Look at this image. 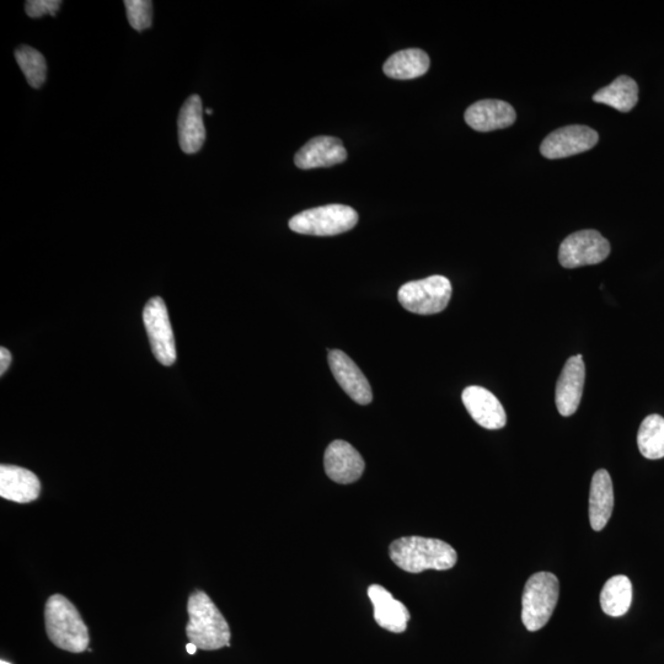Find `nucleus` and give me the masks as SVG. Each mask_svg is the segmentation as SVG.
<instances>
[{
  "mask_svg": "<svg viewBox=\"0 0 664 664\" xmlns=\"http://www.w3.org/2000/svg\"><path fill=\"white\" fill-rule=\"evenodd\" d=\"M389 555L396 566L410 574L451 570L458 561L457 551L451 545L443 540L422 537L395 540L390 545Z\"/></svg>",
  "mask_w": 664,
  "mask_h": 664,
  "instance_id": "nucleus-1",
  "label": "nucleus"
},
{
  "mask_svg": "<svg viewBox=\"0 0 664 664\" xmlns=\"http://www.w3.org/2000/svg\"><path fill=\"white\" fill-rule=\"evenodd\" d=\"M190 620L186 635L191 644L205 651H216L230 646V628L217 605L205 592L192 593L187 604Z\"/></svg>",
  "mask_w": 664,
  "mask_h": 664,
  "instance_id": "nucleus-2",
  "label": "nucleus"
},
{
  "mask_svg": "<svg viewBox=\"0 0 664 664\" xmlns=\"http://www.w3.org/2000/svg\"><path fill=\"white\" fill-rule=\"evenodd\" d=\"M48 639L58 649L80 653L88 650L89 631L78 609L61 594L48 598L45 607Z\"/></svg>",
  "mask_w": 664,
  "mask_h": 664,
  "instance_id": "nucleus-3",
  "label": "nucleus"
},
{
  "mask_svg": "<svg viewBox=\"0 0 664 664\" xmlns=\"http://www.w3.org/2000/svg\"><path fill=\"white\" fill-rule=\"evenodd\" d=\"M559 594L558 577L551 572H538L529 577L522 597V621L528 631L534 633L548 624Z\"/></svg>",
  "mask_w": 664,
  "mask_h": 664,
  "instance_id": "nucleus-4",
  "label": "nucleus"
},
{
  "mask_svg": "<svg viewBox=\"0 0 664 664\" xmlns=\"http://www.w3.org/2000/svg\"><path fill=\"white\" fill-rule=\"evenodd\" d=\"M357 223L358 214L353 208L328 205L296 214L289 221V228L298 234L332 237L348 232L355 228Z\"/></svg>",
  "mask_w": 664,
  "mask_h": 664,
  "instance_id": "nucleus-5",
  "label": "nucleus"
},
{
  "mask_svg": "<svg viewBox=\"0 0 664 664\" xmlns=\"http://www.w3.org/2000/svg\"><path fill=\"white\" fill-rule=\"evenodd\" d=\"M399 302L410 313L433 315L443 312L452 298V283L444 276L405 283L399 289Z\"/></svg>",
  "mask_w": 664,
  "mask_h": 664,
  "instance_id": "nucleus-6",
  "label": "nucleus"
},
{
  "mask_svg": "<svg viewBox=\"0 0 664 664\" xmlns=\"http://www.w3.org/2000/svg\"><path fill=\"white\" fill-rule=\"evenodd\" d=\"M610 255V244L597 230H580L561 243L559 261L565 269L601 264Z\"/></svg>",
  "mask_w": 664,
  "mask_h": 664,
  "instance_id": "nucleus-7",
  "label": "nucleus"
},
{
  "mask_svg": "<svg viewBox=\"0 0 664 664\" xmlns=\"http://www.w3.org/2000/svg\"><path fill=\"white\" fill-rule=\"evenodd\" d=\"M143 321L155 358L163 366L174 364L176 361L174 332L168 309L162 298H153L147 303L143 312Z\"/></svg>",
  "mask_w": 664,
  "mask_h": 664,
  "instance_id": "nucleus-8",
  "label": "nucleus"
},
{
  "mask_svg": "<svg viewBox=\"0 0 664 664\" xmlns=\"http://www.w3.org/2000/svg\"><path fill=\"white\" fill-rule=\"evenodd\" d=\"M599 141V136L591 127L572 125L551 132L540 146V153L548 159L569 158L585 153Z\"/></svg>",
  "mask_w": 664,
  "mask_h": 664,
  "instance_id": "nucleus-9",
  "label": "nucleus"
},
{
  "mask_svg": "<svg viewBox=\"0 0 664 664\" xmlns=\"http://www.w3.org/2000/svg\"><path fill=\"white\" fill-rule=\"evenodd\" d=\"M326 475L337 484L356 483L363 475L364 460L355 447L345 441H334L326 448L324 455Z\"/></svg>",
  "mask_w": 664,
  "mask_h": 664,
  "instance_id": "nucleus-10",
  "label": "nucleus"
},
{
  "mask_svg": "<svg viewBox=\"0 0 664 664\" xmlns=\"http://www.w3.org/2000/svg\"><path fill=\"white\" fill-rule=\"evenodd\" d=\"M329 366L337 383L353 401L360 405L372 403L371 384L357 364L340 350L329 351Z\"/></svg>",
  "mask_w": 664,
  "mask_h": 664,
  "instance_id": "nucleus-11",
  "label": "nucleus"
},
{
  "mask_svg": "<svg viewBox=\"0 0 664 664\" xmlns=\"http://www.w3.org/2000/svg\"><path fill=\"white\" fill-rule=\"evenodd\" d=\"M586 379V366L582 355L567 360L556 384L555 401L560 415H574L581 404L583 385Z\"/></svg>",
  "mask_w": 664,
  "mask_h": 664,
  "instance_id": "nucleus-12",
  "label": "nucleus"
},
{
  "mask_svg": "<svg viewBox=\"0 0 664 664\" xmlns=\"http://www.w3.org/2000/svg\"><path fill=\"white\" fill-rule=\"evenodd\" d=\"M462 400L469 415L486 430H501L506 426V411L500 400L489 390L475 385L468 387L463 392Z\"/></svg>",
  "mask_w": 664,
  "mask_h": 664,
  "instance_id": "nucleus-13",
  "label": "nucleus"
},
{
  "mask_svg": "<svg viewBox=\"0 0 664 664\" xmlns=\"http://www.w3.org/2000/svg\"><path fill=\"white\" fill-rule=\"evenodd\" d=\"M347 159V151L341 139L320 136L310 139L302 149H299L294 164L302 170L317 168H330L342 164Z\"/></svg>",
  "mask_w": 664,
  "mask_h": 664,
  "instance_id": "nucleus-14",
  "label": "nucleus"
},
{
  "mask_svg": "<svg viewBox=\"0 0 664 664\" xmlns=\"http://www.w3.org/2000/svg\"><path fill=\"white\" fill-rule=\"evenodd\" d=\"M465 122L478 132L503 130L516 122V110L501 100H481L465 111Z\"/></svg>",
  "mask_w": 664,
  "mask_h": 664,
  "instance_id": "nucleus-15",
  "label": "nucleus"
},
{
  "mask_svg": "<svg viewBox=\"0 0 664 664\" xmlns=\"http://www.w3.org/2000/svg\"><path fill=\"white\" fill-rule=\"evenodd\" d=\"M368 597L373 604L374 619L380 628L390 633H404L411 618L405 604L396 601L392 593L379 585L369 586Z\"/></svg>",
  "mask_w": 664,
  "mask_h": 664,
  "instance_id": "nucleus-16",
  "label": "nucleus"
},
{
  "mask_svg": "<svg viewBox=\"0 0 664 664\" xmlns=\"http://www.w3.org/2000/svg\"><path fill=\"white\" fill-rule=\"evenodd\" d=\"M179 143L182 152L195 154L206 141V128L203 123L202 100L192 95L182 105L178 121Z\"/></svg>",
  "mask_w": 664,
  "mask_h": 664,
  "instance_id": "nucleus-17",
  "label": "nucleus"
},
{
  "mask_svg": "<svg viewBox=\"0 0 664 664\" xmlns=\"http://www.w3.org/2000/svg\"><path fill=\"white\" fill-rule=\"evenodd\" d=\"M41 483L32 471L15 465L0 467V496L16 503H30L39 498Z\"/></svg>",
  "mask_w": 664,
  "mask_h": 664,
  "instance_id": "nucleus-18",
  "label": "nucleus"
},
{
  "mask_svg": "<svg viewBox=\"0 0 664 664\" xmlns=\"http://www.w3.org/2000/svg\"><path fill=\"white\" fill-rule=\"evenodd\" d=\"M614 508L613 481L607 470L601 469L593 475L589 494V521L596 532H601L612 517Z\"/></svg>",
  "mask_w": 664,
  "mask_h": 664,
  "instance_id": "nucleus-19",
  "label": "nucleus"
},
{
  "mask_svg": "<svg viewBox=\"0 0 664 664\" xmlns=\"http://www.w3.org/2000/svg\"><path fill=\"white\" fill-rule=\"evenodd\" d=\"M430 66V57L425 51L409 48L390 56L384 63L383 71L389 78L409 80L425 76Z\"/></svg>",
  "mask_w": 664,
  "mask_h": 664,
  "instance_id": "nucleus-20",
  "label": "nucleus"
},
{
  "mask_svg": "<svg viewBox=\"0 0 664 664\" xmlns=\"http://www.w3.org/2000/svg\"><path fill=\"white\" fill-rule=\"evenodd\" d=\"M594 103L608 105L620 112H630L639 101V85L633 78L620 76L593 95Z\"/></svg>",
  "mask_w": 664,
  "mask_h": 664,
  "instance_id": "nucleus-21",
  "label": "nucleus"
},
{
  "mask_svg": "<svg viewBox=\"0 0 664 664\" xmlns=\"http://www.w3.org/2000/svg\"><path fill=\"white\" fill-rule=\"evenodd\" d=\"M633 602V585L624 575L609 578L602 589L601 605L609 617L620 618L629 612Z\"/></svg>",
  "mask_w": 664,
  "mask_h": 664,
  "instance_id": "nucleus-22",
  "label": "nucleus"
},
{
  "mask_svg": "<svg viewBox=\"0 0 664 664\" xmlns=\"http://www.w3.org/2000/svg\"><path fill=\"white\" fill-rule=\"evenodd\" d=\"M637 446L645 458H664V419L660 415L647 416L637 433Z\"/></svg>",
  "mask_w": 664,
  "mask_h": 664,
  "instance_id": "nucleus-23",
  "label": "nucleus"
},
{
  "mask_svg": "<svg viewBox=\"0 0 664 664\" xmlns=\"http://www.w3.org/2000/svg\"><path fill=\"white\" fill-rule=\"evenodd\" d=\"M16 62L32 88L39 89L46 82L47 63L44 55L30 46H20L15 51Z\"/></svg>",
  "mask_w": 664,
  "mask_h": 664,
  "instance_id": "nucleus-24",
  "label": "nucleus"
},
{
  "mask_svg": "<svg viewBox=\"0 0 664 664\" xmlns=\"http://www.w3.org/2000/svg\"><path fill=\"white\" fill-rule=\"evenodd\" d=\"M128 23L133 29L143 31L151 28L153 20V3L149 0H126Z\"/></svg>",
  "mask_w": 664,
  "mask_h": 664,
  "instance_id": "nucleus-25",
  "label": "nucleus"
},
{
  "mask_svg": "<svg viewBox=\"0 0 664 664\" xmlns=\"http://www.w3.org/2000/svg\"><path fill=\"white\" fill-rule=\"evenodd\" d=\"M61 5L60 0H29V2H26L25 10L30 18L37 19L47 14L55 16Z\"/></svg>",
  "mask_w": 664,
  "mask_h": 664,
  "instance_id": "nucleus-26",
  "label": "nucleus"
},
{
  "mask_svg": "<svg viewBox=\"0 0 664 664\" xmlns=\"http://www.w3.org/2000/svg\"><path fill=\"white\" fill-rule=\"evenodd\" d=\"M10 363H12V355H10L7 348H0V374H2V376L8 371Z\"/></svg>",
  "mask_w": 664,
  "mask_h": 664,
  "instance_id": "nucleus-27",
  "label": "nucleus"
},
{
  "mask_svg": "<svg viewBox=\"0 0 664 664\" xmlns=\"http://www.w3.org/2000/svg\"><path fill=\"white\" fill-rule=\"evenodd\" d=\"M197 649H198V647L195 644H191V642H190V644L186 645V650H187V652L190 653V655H195Z\"/></svg>",
  "mask_w": 664,
  "mask_h": 664,
  "instance_id": "nucleus-28",
  "label": "nucleus"
},
{
  "mask_svg": "<svg viewBox=\"0 0 664 664\" xmlns=\"http://www.w3.org/2000/svg\"><path fill=\"white\" fill-rule=\"evenodd\" d=\"M206 112H207L208 115H212V114H213V111L210 110V109H207Z\"/></svg>",
  "mask_w": 664,
  "mask_h": 664,
  "instance_id": "nucleus-29",
  "label": "nucleus"
},
{
  "mask_svg": "<svg viewBox=\"0 0 664 664\" xmlns=\"http://www.w3.org/2000/svg\"><path fill=\"white\" fill-rule=\"evenodd\" d=\"M0 664H10L9 662L2 661Z\"/></svg>",
  "mask_w": 664,
  "mask_h": 664,
  "instance_id": "nucleus-30",
  "label": "nucleus"
}]
</instances>
